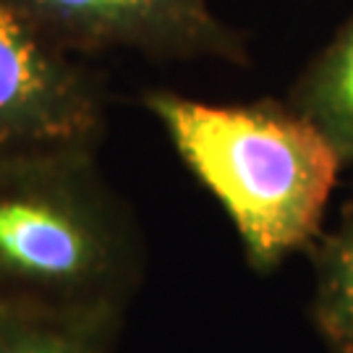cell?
<instances>
[{
    "instance_id": "5b68a950",
    "label": "cell",
    "mask_w": 353,
    "mask_h": 353,
    "mask_svg": "<svg viewBox=\"0 0 353 353\" xmlns=\"http://www.w3.org/2000/svg\"><path fill=\"white\" fill-rule=\"evenodd\" d=\"M288 105L325 134L343 165L353 163V13L296 79Z\"/></svg>"
},
{
    "instance_id": "52a82bcc",
    "label": "cell",
    "mask_w": 353,
    "mask_h": 353,
    "mask_svg": "<svg viewBox=\"0 0 353 353\" xmlns=\"http://www.w3.org/2000/svg\"><path fill=\"white\" fill-rule=\"evenodd\" d=\"M121 330L0 312V353H115Z\"/></svg>"
},
{
    "instance_id": "3957f363",
    "label": "cell",
    "mask_w": 353,
    "mask_h": 353,
    "mask_svg": "<svg viewBox=\"0 0 353 353\" xmlns=\"http://www.w3.org/2000/svg\"><path fill=\"white\" fill-rule=\"evenodd\" d=\"M105 123V79L0 0V152L100 147Z\"/></svg>"
},
{
    "instance_id": "6da1fadb",
    "label": "cell",
    "mask_w": 353,
    "mask_h": 353,
    "mask_svg": "<svg viewBox=\"0 0 353 353\" xmlns=\"http://www.w3.org/2000/svg\"><path fill=\"white\" fill-rule=\"evenodd\" d=\"M147 272L97 147L0 152V312L121 330Z\"/></svg>"
},
{
    "instance_id": "7a4b0ae2",
    "label": "cell",
    "mask_w": 353,
    "mask_h": 353,
    "mask_svg": "<svg viewBox=\"0 0 353 353\" xmlns=\"http://www.w3.org/2000/svg\"><path fill=\"white\" fill-rule=\"evenodd\" d=\"M141 102L225 210L256 272L314 246L343 160L309 118L288 102L210 105L170 89Z\"/></svg>"
},
{
    "instance_id": "8992f818",
    "label": "cell",
    "mask_w": 353,
    "mask_h": 353,
    "mask_svg": "<svg viewBox=\"0 0 353 353\" xmlns=\"http://www.w3.org/2000/svg\"><path fill=\"white\" fill-rule=\"evenodd\" d=\"M312 316L330 353H353V196L338 228L314 246Z\"/></svg>"
},
{
    "instance_id": "277c9868",
    "label": "cell",
    "mask_w": 353,
    "mask_h": 353,
    "mask_svg": "<svg viewBox=\"0 0 353 353\" xmlns=\"http://www.w3.org/2000/svg\"><path fill=\"white\" fill-rule=\"evenodd\" d=\"M39 34L74 55L110 50L152 61L217 58L249 65L241 32L220 21L207 0H3Z\"/></svg>"
}]
</instances>
